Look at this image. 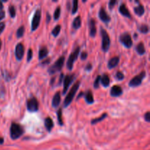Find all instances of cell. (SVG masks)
<instances>
[{"mask_svg": "<svg viewBox=\"0 0 150 150\" xmlns=\"http://www.w3.org/2000/svg\"><path fill=\"white\" fill-rule=\"evenodd\" d=\"M24 133L23 127L19 124L16 122H13L10 127V137L13 140L18 139L20 138Z\"/></svg>", "mask_w": 150, "mask_h": 150, "instance_id": "6da1fadb", "label": "cell"}, {"mask_svg": "<svg viewBox=\"0 0 150 150\" xmlns=\"http://www.w3.org/2000/svg\"><path fill=\"white\" fill-rule=\"evenodd\" d=\"M80 84H81V82L77 81L74 85H73V87L71 88V89L70 90V92H68L67 95L66 96L65 100H64V107H67L70 103H71V102L73 101V98H74L75 95H76V92H77L78 89H79Z\"/></svg>", "mask_w": 150, "mask_h": 150, "instance_id": "7a4b0ae2", "label": "cell"}, {"mask_svg": "<svg viewBox=\"0 0 150 150\" xmlns=\"http://www.w3.org/2000/svg\"><path fill=\"white\" fill-rule=\"evenodd\" d=\"M100 34L101 37H102V50L104 52H107L109 49L110 44H111L109 35H108V32L103 28H101Z\"/></svg>", "mask_w": 150, "mask_h": 150, "instance_id": "3957f363", "label": "cell"}, {"mask_svg": "<svg viewBox=\"0 0 150 150\" xmlns=\"http://www.w3.org/2000/svg\"><path fill=\"white\" fill-rule=\"evenodd\" d=\"M64 59H65V58H64V56L60 57L59 58V59L57 60V62H55V63L48 68V73H49V74L52 75L54 74L55 73H57V72L60 71V70H62V68L63 65H64Z\"/></svg>", "mask_w": 150, "mask_h": 150, "instance_id": "277c9868", "label": "cell"}, {"mask_svg": "<svg viewBox=\"0 0 150 150\" xmlns=\"http://www.w3.org/2000/svg\"><path fill=\"white\" fill-rule=\"evenodd\" d=\"M79 54H80V47H77V48L71 53V54L70 55L68 60H67V67L68 68V70H71L72 69H73V64H74V62L78 59Z\"/></svg>", "mask_w": 150, "mask_h": 150, "instance_id": "5b68a950", "label": "cell"}, {"mask_svg": "<svg viewBox=\"0 0 150 150\" xmlns=\"http://www.w3.org/2000/svg\"><path fill=\"white\" fill-rule=\"evenodd\" d=\"M145 76H146V72L142 71L140 74L135 76L133 79H132L130 81V82H129V86L130 87H136V86H139V85H141V83H142V81L144 79Z\"/></svg>", "mask_w": 150, "mask_h": 150, "instance_id": "8992f818", "label": "cell"}, {"mask_svg": "<svg viewBox=\"0 0 150 150\" xmlns=\"http://www.w3.org/2000/svg\"><path fill=\"white\" fill-rule=\"evenodd\" d=\"M120 41L122 44L125 45V47L127 48H130L133 45V40H132L131 36L127 32H125L120 35Z\"/></svg>", "mask_w": 150, "mask_h": 150, "instance_id": "52a82bcc", "label": "cell"}, {"mask_svg": "<svg viewBox=\"0 0 150 150\" xmlns=\"http://www.w3.org/2000/svg\"><path fill=\"white\" fill-rule=\"evenodd\" d=\"M26 108L30 112H36L39 108V103L35 98H32L26 101Z\"/></svg>", "mask_w": 150, "mask_h": 150, "instance_id": "ba28073f", "label": "cell"}, {"mask_svg": "<svg viewBox=\"0 0 150 150\" xmlns=\"http://www.w3.org/2000/svg\"><path fill=\"white\" fill-rule=\"evenodd\" d=\"M41 20V10L38 9L35 12L32 21V31H35L38 28L40 25V22Z\"/></svg>", "mask_w": 150, "mask_h": 150, "instance_id": "9c48e42d", "label": "cell"}, {"mask_svg": "<svg viewBox=\"0 0 150 150\" xmlns=\"http://www.w3.org/2000/svg\"><path fill=\"white\" fill-rule=\"evenodd\" d=\"M75 79V76L74 74L73 75H67L65 76L64 79V89H63V94H66L67 93V90H68V88L69 86H70V84L72 83V82Z\"/></svg>", "mask_w": 150, "mask_h": 150, "instance_id": "30bf717a", "label": "cell"}, {"mask_svg": "<svg viewBox=\"0 0 150 150\" xmlns=\"http://www.w3.org/2000/svg\"><path fill=\"white\" fill-rule=\"evenodd\" d=\"M16 59L18 60H21L24 55V47L22 43H18L16 47V51H15Z\"/></svg>", "mask_w": 150, "mask_h": 150, "instance_id": "8fae6325", "label": "cell"}, {"mask_svg": "<svg viewBox=\"0 0 150 150\" xmlns=\"http://www.w3.org/2000/svg\"><path fill=\"white\" fill-rule=\"evenodd\" d=\"M99 18L102 21H103L104 23H109L110 21H111V18H110V16L107 14V13L105 12V10L104 7H101L100 10Z\"/></svg>", "mask_w": 150, "mask_h": 150, "instance_id": "7c38bea8", "label": "cell"}, {"mask_svg": "<svg viewBox=\"0 0 150 150\" xmlns=\"http://www.w3.org/2000/svg\"><path fill=\"white\" fill-rule=\"evenodd\" d=\"M123 91L121 86H118V85H115L113 86L112 88L111 89V95L112 97H119L122 94Z\"/></svg>", "mask_w": 150, "mask_h": 150, "instance_id": "4fadbf2b", "label": "cell"}, {"mask_svg": "<svg viewBox=\"0 0 150 150\" xmlns=\"http://www.w3.org/2000/svg\"><path fill=\"white\" fill-rule=\"evenodd\" d=\"M95 21L93 18H91L89 22V35L91 37H95L97 33L96 29V24H95Z\"/></svg>", "mask_w": 150, "mask_h": 150, "instance_id": "5bb4252c", "label": "cell"}, {"mask_svg": "<svg viewBox=\"0 0 150 150\" xmlns=\"http://www.w3.org/2000/svg\"><path fill=\"white\" fill-rule=\"evenodd\" d=\"M119 11H120V13H121L123 16H125V17L130 18H131V15H130V11H129V10L127 8V7H126L125 4H124V3H122V4H120V7H119Z\"/></svg>", "mask_w": 150, "mask_h": 150, "instance_id": "9a60e30c", "label": "cell"}, {"mask_svg": "<svg viewBox=\"0 0 150 150\" xmlns=\"http://www.w3.org/2000/svg\"><path fill=\"white\" fill-rule=\"evenodd\" d=\"M120 62V57H115L111 58L108 62V67L109 69H113L115 67H117V64Z\"/></svg>", "mask_w": 150, "mask_h": 150, "instance_id": "2e32d148", "label": "cell"}, {"mask_svg": "<svg viewBox=\"0 0 150 150\" xmlns=\"http://www.w3.org/2000/svg\"><path fill=\"white\" fill-rule=\"evenodd\" d=\"M60 102H61V96H60V92H57V93L54 95V98H53L52 100V105L54 108H57V106H59Z\"/></svg>", "mask_w": 150, "mask_h": 150, "instance_id": "e0dca14e", "label": "cell"}, {"mask_svg": "<svg viewBox=\"0 0 150 150\" xmlns=\"http://www.w3.org/2000/svg\"><path fill=\"white\" fill-rule=\"evenodd\" d=\"M44 122H45V126L46 127L47 130L48 132H51L52 128L54 127V122H53L52 119H51L50 117H47V118H45Z\"/></svg>", "mask_w": 150, "mask_h": 150, "instance_id": "ac0fdd59", "label": "cell"}, {"mask_svg": "<svg viewBox=\"0 0 150 150\" xmlns=\"http://www.w3.org/2000/svg\"><path fill=\"white\" fill-rule=\"evenodd\" d=\"M100 81L104 87H108L110 84V79L108 75L106 74V73L103 74L102 78H100Z\"/></svg>", "mask_w": 150, "mask_h": 150, "instance_id": "d6986e66", "label": "cell"}, {"mask_svg": "<svg viewBox=\"0 0 150 150\" xmlns=\"http://www.w3.org/2000/svg\"><path fill=\"white\" fill-rule=\"evenodd\" d=\"M85 100H86V103L89 104H92L94 103V96L91 90H88L87 92L85 93Z\"/></svg>", "mask_w": 150, "mask_h": 150, "instance_id": "ffe728a7", "label": "cell"}, {"mask_svg": "<svg viewBox=\"0 0 150 150\" xmlns=\"http://www.w3.org/2000/svg\"><path fill=\"white\" fill-rule=\"evenodd\" d=\"M48 48H47L45 46L42 47V48L39 50V55H38V57H39V59H44L45 57H46L47 55H48Z\"/></svg>", "mask_w": 150, "mask_h": 150, "instance_id": "44dd1931", "label": "cell"}, {"mask_svg": "<svg viewBox=\"0 0 150 150\" xmlns=\"http://www.w3.org/2000/svg\"><path fill=\"white\" fill-rule=\"evenodd\" d=\"M136 49L139 55H143V54H144L145 53H146V49H145L144 45L143 42H139V43L136 45Z\"/></svg>", "mask_w": 150, "mask_h": 150, "instance_id": "7402d4cb", "label": "cell"}, {"mask_svg": "<svg viewBox=\"0 0 150 150\" xmlns=\"http://www.w3.org/2000/svg\"><path fill=\"white\" fill-rule=\"evenodd\" d=\"M134 11L136 15H138L139 16H142L144 14L145 10H144V6L142 5V4H139V6L135 7Z\"/></svg>", "mask_w": 150, "mask_h": 150, "instance_id": "603a6c76", "label": "cell"}, {"mask_svg": "<svg viewBox=\"0 0 150 150\" xmlns=\"http://www.w3.org/2000/svg\"><path fill=\"white\" fill-rule=\"evenodd\" d=\"M81 16H77L73 22V27L74 28V29H78L81 27Z\"/></svg>", "mask_w": 150, "mask_h": 150, "instance_id": "cb8c5ba5", "label": "cell"}, {"mask_svg": "<svg viewBox=\"0 0 150 150\" xmlns=\"http://www.w3.org/2000/svg\"><path fill=\"white\" fill-rule=\"evenodd\" d=\"M108 116V114H106V113H105V114H103L102 116H101L100 117H99V118H96V119H94V120H92V121H91V124L92 125H95L97 124V123L100 122H101L102 120H103L104 119H105V117Z\"/></svg>", "mask_w": 150, "mask_h": 150, "instance_id": "d4e9b609", "label": "cell"}, {"mask_svg": "<svg viewBox=\"0 0 150 150\" xmlns=\"http://www.w3.org/2000/svg\"><path fill=\"white\" fill-rule=\"evenodd\" d=\"M139 30L143 34H146L149 32V26L146 24H142L139 27Z\"/></svg>", "mask_w": 150, "mask_h": 150, "instance_id": "484cf974", "label": "cell"}, {"mask_svg": "<svg viewBox=\"0 0 150 150\" xmlns=\"http://www.w3.org/2000/svg\"><path fill=\"white\" fill-rule=\"evenodd\" d=\"M60 31H61V26H60V25H57V26H56L54 28V29H53L52 32H51V34H52L54 37H57L59 35V34Z\"/></svg>", "mask_w": 150, "mask_h": 150, "instance_id": "4316f807", "label": "cell"}, {"mask_svg": "<svg viewBox=\"0 0 150 150\" xmlns=\"http://www.w3.org/2000/svg\"><path fill=\"white\" fill-rule=\"evenodd\" d=\"M24 31H25L24 26H20V27L18 29L17 32H16V35H17V38H21V37H23V34H24Z\"/></svg>", "mask_w": 150, "mask_h": 150, "instance_id": "83f0119b", "label": "cell"}, {"mask_svg": "<svg viewBox=\"0 0 150 150\" xmlns=\"http://www.w3.org/2000/svg\"><path fill=\"white\" fill-rule=\"evenodd\" d=\"M62 109L59 108L57 111V117H58V122L60 125H63V120H62Z\"/></svg>", "mask_w": 150, "mask_h": 150, "instance_id": "f1b7e54d", "label": "cell"}, {"mask_svg": "<svg viewBox=\"0 0 150 150\" xmlns=\"http://www.w3.org/2000/svg\"><path fill=\"white\" fill-rule=\"evenodd\" d=\"M8 10H9V13H10L11 18H14L15 16H16V8L14 7V6L10 5V7H9Z\"/></svg>", "mask_w": 150, "mask_h": 150, "instance_id": "f546056e", "label": "cell"}, {"mask_svg": "<svg viewBox=\"0 0 150 150\" xmlns=\"http://www.w3.org/2000/svg\"><path fill=\"white\" fill-rule=\"evenodd\" d=\"M60 13H61V9H60L59 7H57L55 10V12H54V19L55 20H58L60 16Z\"/></svg>", "mask_w": 150, "mask_h": 150, "instance_id": "4dcf8cb0", "label": "cell"}, {"mask_svg": "<svg viewBox=\"0 0 150 150\" xmlns=\"http://www.w3.org/2000/svg\"><path fill=\"white\" fill-rule=\"evenodd\" d=\"M78 3H79V1H78L77 0H75V1H73V10H72V13H73V14H75V13L77 12V10H78Z\"/></svg>", "mask_w": 150, "mask_h": 150, "instance_id": "1f68e13d", "label": "cell"}, {"mask_svg": "<svg viewBox=\"0 0 150 150\" xmlns=\"http://www.w3.org/2000/svg\"><path fill=\"white\" fill-rule=\"evenodd\" d=\"M115 77L118 81H122L124 79L125 76H124V74H123V73H122L121 71H118L117 73V74H116Z\"/></svg>", "mask_w": 150, "mask_h": 150, "instance_id": "d6a6232c", "label": "cell"}, {"mask_svg": "<svg viewBox=\"0 0 150 150\" xmlns=\"http://www.w3.org/2000/svg\"><path fill=\"white\" fill-rule=\"evenodd\" d=\"M100 76H97L96 79H95V82H94V87L95 89H98L99 87V84H100Z\"/></svg>", "mask_w": 150, "mask_h": 150, "instance_id": "836d02e7", "label": "cell"}, {"mask_svg": "<svg viewBox=\"0 0 150 150\" xmlns=\"http://www.w3.org/2000/svg\"><path fill=\"white\" fill-rule=\"evenodd\" d=\"M32 56H33V53H32V49H29L28 51V55H27V62H29L32 58Z\"/></svg>", "mask_w": 150, "mask_h": 150, "instance_id": "e575fe53", "label": "cell"}, {"mask_svg": "<svg viewBox=\"0 0 150 150\" xmlns=\"http://www.w3.org/2000/svg\"><path fill=\"white\" fill-rule=\"evenodd\" d=\"M144 120H145V121L147 122H150V112L149 111H147V112L144 114Z\"/></svg>", "mask_w": 150, "mask_h": 150, "instance_id": "d590c367", "label": "cell"}, {"mask_svg": "<svg viewBox=\"0 0 150 150\" xmlns=\"http://www.w3.org/2000/svg\"><path fill=\"white\" fill-rule=\"evenodd\" d=\"M117 4V1H115V0H111V1H109V3H108V6H109V8L111 9H113V7L115 6V4Z\"/></svg>", "mask_w": 150, "mask_h": 150, "instance_id": "8d00e7d4", "label": "cell"}, {"mask_svg": "<svg viewBox=\"0 0 150 150\" xmlns=\"http://www.w3.org/2000/svg\"><path fill=\"white\" fill-rule=\"evenodd\" d=\"M87 57H88V54L86 51H83V52L81 54V59L82 60H85L86 58H87Z\"/></svg>", "mask_w": 150, "mask_h": 150, "instance_id": "74e56055", "label": "cell"}, {"mask_svg": "<svg viewBox=\"0 0 150 150\" xmlns=\"http://www.w3.org/2000/svg\"><path fill=\"white\" fill-rule=\"evenodd\" d=\"M4 28H5V23H0V34L2 33V32L4 31Z\"/></svg>", "mask_w": 150, "mask_h": 150, "instance_id": "f35d334b", "label": "cell"}, {"mask_svg": "<svg viewBox=\"0 0 150 150\" xmlns=\"http://www.w3.org/2000/svg\"><path fill=\"white\" fill-rule=\"evenodd\" d=\"M4 17H5V12L1 10V11H0V21L2 20Z\"/></svg>", "mask_w": 150, "mask_h": 150, "instance_id": "ab89813d", "label": "cell"}, {"mask_svg": "<svg viewBox=\"0 0 150 150\" xmlns=\"http://www.w3.org/2000/svg\"><path fill=\"white\" fill-rule=\"evenodd\" d=\"M92 69V65L91 63H89V64H87V66L86 67V68H85V70H87V71H89V70H91Z\"/></svg>", "mask_w": 150, "mask_h": 150, "instance_id": "60d3db41", "label": "cell"}, {"mask_svg": "<svg viewBox=\"0 0 150 150\" xmlns=\"http://www.w3.org/2000/svg\"><path fill=\"white\" fill-rule=\"evenodd\" d=\"M50 20H51V16L48 13H47V23H49Z\"/></svg>", "mask_w": 150, "mask_h": 150, "instance_id": "b9f144b4", "label": "cell"}, {"mask_svg": "<svg viewBox=\"0 0 150 150\" xmlns=\"http://www.w3.org/2000/svg\"><path fill=\"white\" fill-rule=\"evenodd\" d=\"M50 62V60H49V59H47L46 60H45V61H43L42 62V64H48V63Z\"/></svg>", "mask_w": 150, "mask_h": 150, "instance_id": "7bdbcfd3", "label": "cell"}, {"mask_svg": "<svg viewBox=\"0 0 150 150\" xmlns=\"http://www.w3.org/2000/svg\"><path fill=\"white\" fill-rule=\"evenodd\" d=\"M4 143V139L1 137H0V144H2Z\"/></svg>", "mask_w": 150, "mask_h": 150, "instance_id": "ee69618b", "label": "cell"}, {"mask_svg": "<svg viewBox=\"0 0 150 150\" xmlns=\"http://www.w3.org/2000/svg\"><path fill=\"white\" fill-rule=\"evenodd\" d=\"M3 9V4H2V2H1V1H0V10H2Z\"/></svg>", "mask_w": 150, "mask_h": 150, "instance_id": "f6af8a7d", "label": "cell"}, {"mask_svg": "<svg viewBox=\"0 0 150 150\" xmlns=\"http://www.w3.org/2000/svg\"><path fill=\"white\" fill-rule=\"evenodd\" d=\"M1 41L0 40V50H1Z\"/></svg>", "mask_w": 150, "mask_h": 150, "instance_id": "bcb514c9", "label": "cell"}]
</instances>
